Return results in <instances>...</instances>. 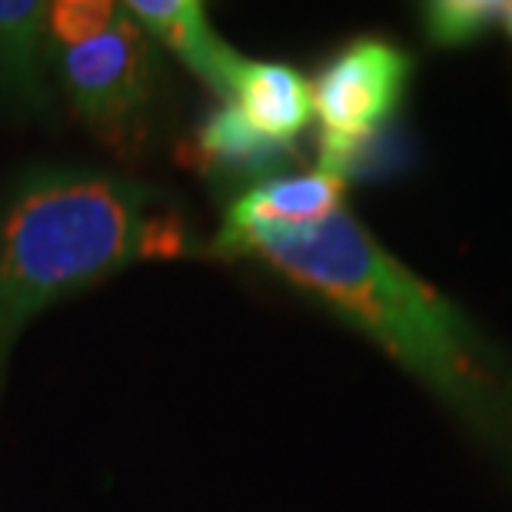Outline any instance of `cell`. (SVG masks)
<instances>
[{"mask_svg": "<svg viewBox=\"0 0 512 512\" xmlns=\"http://www.w3.org/2000/svg\"><path fill=\"white\" fill-rule=\"evenodd\" d=\"M124 10L143 27V34L167 47L190 74H197L213 94L227 100L230 74L240 54L213 34L207 7L197 0H130Z\"/></svg>", "mask_w": 512, "mask_h": 512, "instance_id": "8992f818", "label": "cell"}, {"mask_svg": "<svg viewBox=\"0 0 512 512\" xmlns=\"http://www.w3.org/2000/svg\"><path fill=\"white\" fill-rule=\"evenodd\" d=\"M343 187V180L320 170L303 173V177H270L230 203L223 227H247V223L303 227V223H320L343 207Z\"/></svg>", "mask_w": 512, "mask_h": 512, "instance_id": "9c48e42d", "label": "cell"}, {"mask_svg": "<svg viewBox=\"0 0 512 512\" xmlns=\"http://www.w3.org/2000/svg\"><path fill=\"white\" fill-rule=\"evenodd\" d=\"M54 40L50 4L40 0H0V97L20 114L54 120Z\"/></svg>", "mask_w": 512, "mask_h": 512, "instance_id": "5b68a950", "label": "cell"}, {"mask_svg": "<svg viewBox=\"0 0 512 512\" xmlns=\"http://www.w3.org/2000/svg\"><path fill=\"white\" fill-rule=\"evenodd\" d=\"M120 14L117 4L104 0H60L50 4V40L54 47H77L100 37Z\"/></svg>", "mask_w": 512, "mask_h": 512, "instance_id": "8fae6325", "label": "cell"}, {"mask_svg": "<svg viewBox=\"0 0 512 512\" xmlns=\"http://www.w3.org/2000/svg\"><path fill=\"white\" fill-rule=\"evenodd\" d=\"M509 7L503 0H436L423 7V30L439 47H463L506 20Z\"/></svg>", "mask_w": 512, "mask_h": 512, "instance_id": "30bf717a", "label": "cell"}, {"mask_svg": "<svg viewBox=\"0 0 512 512\" xmlns=\"http://www.w3.org/2000/svg\"><path fill=\"white\" fill-rule=\"evenodd\" d=\"M190 256L160 193L117 173L50 163L0 193V386L17 336L47 306L143 260Z\"/></svg>", "mask_w": 512, "mask_h": 512, "instance_id": "7a4b0ae2", "label": "cell"}, {"mask_svg": "<svg viewBox=\"0 0 512 512\" xmlns=\"http://www.w3.org/2000/svg\"><path fill=\"white\" fill-rule=\"evenodd\" d=\"M506 24H509V34H512V7H509V17H506Z\"/></svg>", "mask_w": 512, "mask_h": 512, "instance_id": "7c38bea8", "label": "cell"}, {"mask_svg": "<svg viewBox=\"0 0 512 512\" xmlns=\"http://www.w3.org/2000/svg\"><path fill=\"white\" fill-rule=\"evenodd\" d=\"M54 70L67 104L100 140L124 147L140 137L157 100V57L153 40L124 7L100 37L57 47Z\"/></svg>", "mask_w": 512, "mask_h": 512, "instance_id": "3957f363", "label": "cell"}, {"mask_svg": "<svg viewBox=\"0 0 512 512\" xmlns=\"http://www.w3.org/2000/svg\"><path fill=\"white\" fill-rule=\"evenodd\" d=\"M413 60L383 37L350 40L316 77L313 110L323 120V137L356 140L393 124L406 97Z\"/></svg>", "mask_w": 512, "mask_h": 512, "instance_id": "277c9868", "label": "cell"}, {"mask_svg": "<svg viewBox=\"0 0 512 512\" xmlns=\"http://www.w3.org/2000/svg\"><path fill=\"white\" fill-rule=\"evenodd\" d=\"M286 143L260 133L237 107L223 104L193 133L187 160L203 173L230 180H270L290 160Z\"/></svg>", "mask_w": 512, "mask_h": 512, "instance_id": "ba28073f", "label": "cell"}, {"mask_svg": "<svg viewBox=\"0 0 512 512\" xmlns=\"http://www.w3.org/2000/svg\"><path fill=\"white\" fill-rule=\"evenodd\" d=\"M213 250L256 256L316 296L433 389L496 453L512 459L509 363L453 303L389 256L346 207L303 227H220Z\"/></svg>", "mask_w": 512, "mask_h": 512, "instance_id": "6da1fadb", "label": "cell"}, {"mask_svg": "<svg viewBox=\"0 0 512 512\" xmlns=\"http://www.w3.org/2000/svg\"><path fill=\"white\" fill-rule=\"evenodd\" d=\"M227 104L270 140L293 147L313 117V90L290 64L240 57L230 74Z\"/></svg>", "mask_w": 512, "mask_h": 512, "instance_id": "52a82bcc", "label": "cell"}]
</instances>
